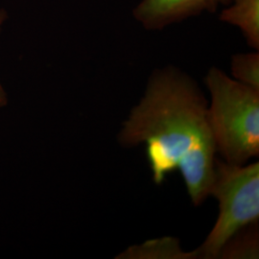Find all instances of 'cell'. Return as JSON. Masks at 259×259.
Here are the masks:
<instances>
[{"label": "cell", "mask_w": 259, "mask_h": 259, "mask_svg": "<svg viewBox=\"0 0 259 259\" xmlns=\"http://www.w3.org/2000/svg\"><path fill=\"white\" fill-rule=\"evenodd\" d=\"M210 195L219 202V215L202 246L193 252L202 258L219 256L224 246L259 218V164L215 160Z\"/></svg>", "instance_id": "3"}, {"label": "cell", "mask_w": 259, "mask_h": 259, "mask_svg": "<svg viewBox=\"0 0 259 259\" xmlns=\"http://www.w3.org/2000/svg\"><path fill=\"white\" fill-rule=\"evenodd\" d=\"M231 6L224 9L220 19L240 29L248 44L259 48V0H230Z\"/></svg>", "instance_id": "5"}, {"label": "cell", "mask_w": 259, "mask_h": 259, "mask_svg": "<svg viewBox=\"0 0 259 259\" xmlns=\"http://www.w3.org/2000/svg\"><path fill=\"white\" fill-rule=\"evenodd\" d=\"M228 3L229 0H142L134 11V16L147 29H162Z\"/></svg>", "instance_id": "4"}, {"label": "cell", "mask_w": 259, "mask_h": 259, "mask_svg": "<svg viewBox=\"0 0 259 259\" xmlns=\"http://www.w3.org/2000/svg\"><path fill=\"white\" fill-rule=\"evenodd\" d=\"M6 16L7 15H6L5 11L4 10H0V29H1V26H2V24L4 22V20L6 19ZM6 104H7V95H6V93L4 92V90H3V88H2V85L0 83V107L4 106Z\"/></svg>", "instance_id": "8"}, {"label": "cell", "mask_w": 259, "mask_h": 259, "mask_svg": "<svg viewBox=\"0 0 259 259\" xmlns=\"http://www.w3.org/2000/svg\"><path fill=\"white\" fill-rule=\"evenodd\" d=\"M119 139L127 146L146 145L155 184H162L168 174L179 170L195 205L210 195L216 146L207 103L186 75L169 68L152 76Z\"/></svg>", "instance_id": "1"}, {"label": "cell", "mask_w": 259, "mask_h": 259, "mask_svg": "<svg viewBox=\"0 0 259 259\" xmlns=\"http://www.w3.org/2000/svg\"><path fill=\"white\" fill-rule=\"evenodd\" d=\"M257 231H252L246 235L232 237L223 248L219 255L226 258H244L257 257L258 254Z\"/></svg>", "instance_id": "7"}, {"label": "cell", "mask_w": 259, "mask_h": 259, "mask_svg": "<svg viewBox=\"0 0 259 259\" xmlns=\"http://www.w3.org/2000/svg\"><path fill=\"white\" fill-rule=\"evenodd\" d=\"M232 73L235 80L259 92V54L247 53L232 57Z\"/></svg>", "instance_id": "6"}, {"label": "cell", "mask_w": 259, "mask_h": 259, "mask_svg": "<svg viewBox=\"0 0 259 259\" xmlns=\"http://www.w3.org/2000/svg\"><path fill=\"white\" fill-rule=\"evenodd\" d=\"M229 1H230V0H229ZM228 4H229V3H228Z\"/></svg>", "instance_id": "9"}, {"label": "cell", "mask_w": 259, "mask_h": 259, "mask_svg": "<svg viewBox=\"0 0 259 259\" xmlns=\"http://www.w3.org/2000/svg\"><path fill=\"white\" fill-rule=\"evenodd\" d=\"M211 94L208 119L216 151L229 163L242 165L259 154V92L218 68L205 77Z\"/></svg>", "instance_id": "2"}]
</instances>
